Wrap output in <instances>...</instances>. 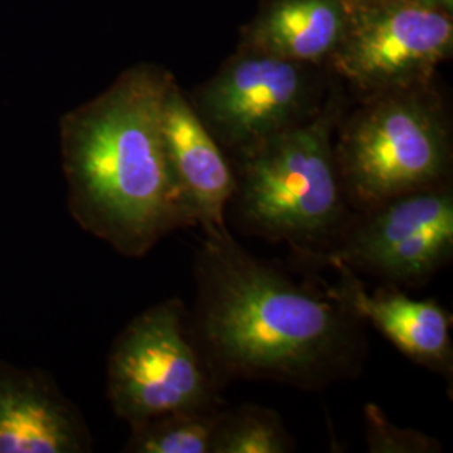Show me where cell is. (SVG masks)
<instances>
[{
  "mask_svg": "<svg viewBox=\"0 0 453 453\" xmlns=\"http://www.w3.org/2000/svg\"><path fill=\"white\" fill-rule=\"evenodd\" d=\"M220 380L180 299L134 316L108 355L106 395L128 425L180 410L224 405Z\"/></svg>",
  "mask_w": 453,
  "mask_h": 453,
  "instance_id": "5b68a950",
  "label": "cell"
},
{
  "mask_svg": "<svg viewBox=\"0 0 453 453\" xmlns=\"http://www.w3.org/2000/svg\"><path fill=\"white\" fill-rule=\"evenodd\" d=\"M331 259L398 288L428 282L453 259L452 180L355 211L318 262Z\"/></svg>",
  "mask_w": 453,
  "mask_h": 453,
  "instance_id": "ba28073f",
  "label": "cell"
},
{
  "mask_svg": "<svg viewBox=\"0 0 453 453\" xmlns=\"http://www.w3.org/2000/svg\"><path fill=\"white\" fill-rule=\"evenodd\" d=\"M162 128L170 166L196 226L205 232L226 226V207L237 185L234 165L175 78L163 96Z\"/></svg>",
  "mask_w": 453,
  "mask_h": 453,
  "instance_id": "8fae6325",
  "label": "cell"
},
{
  "mask_svg": "<svg viewBox=\"0 0 453 453\" xmlns=\"http://www.w3.org/2000/svg\"><path fill=\"white\" fill-rule=\"evenodd\" d=\"M353 211L452 180V121L435 80L357 97L334 138Z\"/></svg>",
  "mask_w": 453,
  "mask_h": 453,
  "instance_id": "277c9868",
  "label": "cell"
},
{
  "mask_svg": "<svg viewBox=\"0 0 453 453\" xmlns=\"http://www.w3.org/2000/svg\"><path fill=\"white\" fill-rule=\"evenodd\" d=\"M349 108L331 81L321 108L304 123L232 157L235 219L247 234L286 242L301 259L318 262L353 217L342 190L334 138Z\"/></svg>",
  "mask_w": 453,
  "mask_h": 453,
  "instance_id": "3957f363",
  "label": "cell"
},
{
  "mask_svg": "<svg viewBox=\"0 0 453 453\" xmlns=\"http://www.w3.org/2000/svg\"><path fill=\"white\" fill-rule=\"evenodd\" d=\"M296 450L284 418L271 408H224L211 453H289Z\"/></svg>",
  "mask_w": 453,
  "mask_h": 453,
  "instance_id": "5bb4252c",
  "label": "cell"
},
{
  "mask_svg": "<svg viewBox=\"0 0 453 453\" xmlns=\"http://www.w3.org/2000/svg\"><path fill=\"white\" fill-rule=\"evenodd\" d=\"M338 280L327 292L370 323L415 365L441 374L452 383V316L435 299H411L398 286L388 284L366 291L357 271L341 260H326Z\"/></svg>",
  "mask_w": 453,
  "mask_h": 453,
  "instance_id": "9c48e42d",
  "label": "cell"
},
{
  "mask_svg": "<svg viewBox=\"0 0 453 453\" xmlns=\"http://www.w3.org/2000/svg\"><path fill=\"white\" fill-rule=\"evenodd\" d=\"M366 445L372 453H438L441 443L437 438L418 430L402 428L374 403L365 405Z\"/></svg>",
  "mask_w": 453,
  "mask_h": 453,
  "instance_id": "9a60e30c",
  "label": "cell"
},
{
  "mask_svg": "<svg viewBox=\"0 0 453 453\" xmlns=\"http://www.w3.org/2000/svg\"><path fill=\"white\" fill-rule=\"evenodd\" d=\"M172 78L160 65H133L59 123L71 217L130 259L196 226L163 140V96Z\"/></svg>",
  "mask_w": 453,
  "mask_h": 453,
  "instance_id": "7a4b0ae2",
  "label": "cell"
},
{
  "mask_svg": "<svg viewBox=\"0 0 453 453\" xmlns=\"http://www.w3.org/2000/svg\"><path fill=\"white\" fill-rule=\"evenodd\" d=\"M421 2H425L428 5H434V7H438V9H443V11L452 12L453 14V0H421Z\"/></svg>",
  "mask_w": 453,
  "mask_h": 453,
  "instance_id": "e0dca14e",
  "label": "cell"
},
{
  "mask_svg": "<svg viewBox=\"0 0 453 453\" xmlns=\"http://www.w3.org/2000/svg\"><path fill=\"white\" fill-rule=\"evenodd\" d=\"M226 405L180 410L130 425L128 453H211Z\"/></svg>",
  "mask_w": 453,
  "mask_h": 453,
  "instance_id": "4fadbf2b",
  "label": "cell"
},
{
  "mask_svg": "<svg viewBox=\"0 0 453 453\" xmlns=\"http://www.w3.org/2000/svg\"><path fill=\"white\" fill-rule=\"evenodd\" d=\"M329 86L323 65L239 46L188 97L232 158L304 123L321 108Z\"/></svg>",
  "mask_w": 453,
  "mask_h": 453,
  "instance_id": "8992f818",
  "label": "cell"
},
{
  "mask_svg": "<svg viewBox=\"0 0 453 453\" xmlns=\"http://www.w3.org/2000/svg\"><path fill=\"white\" fill-rule=\"evenodd\" d=\"M452 52V12L421 0H393L351 11L327 69L365 97L434 81Z\"/></svg>",
  "mask_w": 453,
  "mask_h": 453,
  "instance_id": "52a82bcc",
  "label": "cell"
},
{
  "mask_svg": "<svg viewBox=\"0 0 453 453\" xmlns=\"http://www.w3.org/2000/svg\"><path fill=\"white\" fill-rule=\"evenodd\" d=\"M349 16L342 0H264L257 14L243 26L239 46L327 67Z\"/></svg>",
  "mask_w": 453,
  "mask_h": 453,
  "instance_id": "7c38bea8",
  "label": "cell"
},
{
  "mask_svg": "<svg viewBox=\"0 0 453 453\" xmlns=\"http://www.w3.org/2000/svg\"><path fill=\"white\" fill-rule=\"evenodd\" d=\"M349 11H359V9H366V7H374V5H381L387 2H393V0H342Z\"/></svg>",
  "mask_w": 453,
  "mask_h": 453,
  "instance_id": "2e32d148",
  "label": "cell"
},
{
  "mask_svg": "<svg viewBox=\"0 0 453 453\" xmlns=\"http://www.w3.org/2000/svg\"><path fill=\"white\" fill-rule=\"evenodd\" d=\"M93 437L80 408L42 370L0 359V453H88Z\"/></svg>",
  "mask_w": 453,
  "mask_h": 453,
  "instance_id": "30bf717a",
  "label": "cell"
},
{
  "mask_svg": "<svg viewBox=\"0 0 453 453\" xmlns=\"http://www.w3.org/2000/svg\"><path fill=\"white\" fill-rule=\"evenodd\" d=\"M194 273L192 327L220 383L241 378L316 391L363 372L366 324L327 289L252 256L226 226L205 232Z\"/></svg>",
  "mask_w": 453,
  "mask_h": 453,
  "instance_id": "6da1fadb",
  "label": "cell"
}]
</instances>
